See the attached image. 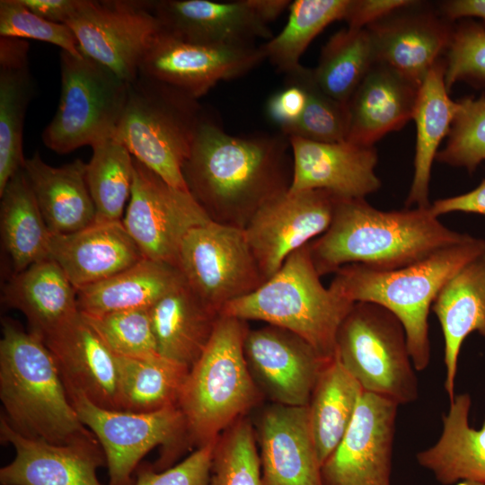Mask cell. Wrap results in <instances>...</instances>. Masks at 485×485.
<instances>
[{
  "instance_id": "6da1fadb",
  "label": "cell",
  "mask_w": 485,
  "mask_h": 485,
  "mask_svg": "<svg viewBox=\"0 0 485 485\" xmlns=\"http://www.w3.org/2000/svg\"><path fill=\"white\" fill-rule=\"evenodd\" d=\"M289 147L283 133L235 137L203 114L182 174L212 221L244 229L264 204L289 190Z\"/></svg>"
},
{
  "instance_id": "7dc6e473",
  "label": "cell",
  "mask_w": 485,
  "mask_h": 485,
  "mask_svg": "<svg viewBox=\"0 0 485 485\" xmlns=\"http://www.w3.org/2000/svg\"><path fill=\"white\" fill-rule=\"evenodd\" d=\"M287 75L285 87L270 96L266 106L269 119L281 132L299 119L307 103L304 86L292 75Z\"/></svg>"
},
{
  "instance_id": "e0dca14e",
  "label": "cell",
  "mask_w": 485,
  "mask_h": 485,
  "mask_svg": "<svg viewBox=\"0 0 485 485\" xmlns=\"http://www.w3.org/2000/svg\"><path fill=\"white\" fill-rule=\"evenodd\" d=\"M243 352L260 392L287 406L308 405L322 370L331 359L295 333L269 324L249 329Z\"/></svg>"
},
{
  "instance_id": "7402d4cb",
  "label": "cell",
  "mask_w": 485,
  "mask_h": 485,
  "mask_svg": "<svg viewBox=\"0 0 485 485\" xmlns=\"http://www.w3.org/2000/svg\"><path fill=\"white\" fill-rule=\"evenodd\" d=\"M152 9L163 32L190 43L253 45L256 38H273L248 0H160Z\"/></svg>"
},
{
  "instance_id": "5b68a950",
  "label": "cell",
  "mask_w": 485,
  "mask_h": 485,
  "mask_svg": "<svg viewBox=\"0 0 485 485\" xmlns=\"http://www.w3.org/2000/svg\"><path fill=\"white\" fill-rule=\"evenodd\" d=\"M248 331L246 321L220 314L208 344L190 368L178 407L190 446L217 440L261 399L243 352Z\"/></svg>"
},
{
  "instance_id": "8d00e7d4",
  "label": "cell",
  "mask_w": 485,
  "mask_h": 485,
  "mask_svg": "<svg viewBox=\"0 0 485 485\" xmlns=\"http://www.w3.org/2000/svg\"><path fill=\"white\" fill-rule=\"evenodd\" d=\"M376 62L375 47L369 30L348 27L329 39L313 74L323 93L339 102L348 104Z\"/></svg>"
},
{
  "instance_id": "836d02e7",
  "label": "cell",
  "mask_w": 485,
  "mask_h": 485,
  "mask_svg": "<svg viewBox=\"0 0 485 485\" xmlns=\"http://www.w3.org/2000/svg\"><path fill=\"white\" fill-rule=\"evenodd\" d=\"M0 198L2 245L13 275L48 257L52 234L23 169L7 182Z\"/></svg>"
},
{
  "instance_id": "8fae6325",
  "label": "cell",
  "mask_w": 485,
  "mask_h": 485,
  "mask_svg": "<svg viewBox=\"0 0 485 485\" xmlns=\"http://www.w3.org/2000/svg\"><path fill=\"white\" fill-rule=\"evenodd\" d=\"M177 268L193 292L219 313L265 281L244 230L212 220L187 234Z\"/></svg>"
},
{
  "instance_id": "5bb4252c",
  "label": "cell",
  "mask_w": 485,
  "mask_h": 485,
  "mask_svg": "<svg viewBox=\"0 0 485 485\" xmlns=\"http://www.w3.org/2000/svg\"><path fill=\"white\" fill-rule=\"evenodd\" d=\"M264 59L260 47L194 44L161 31L143 57L138 75L198 100L220 81L243 75Z\"/></svg>"
},
{
  "instance_id": "b9f144b4",
  "label": "cell",
  "mask_w": 485,
  "mask_h": 485,
  "mask_svg": "<svg viewBox=\"0 0 485 485\" xmlns=\"http://www.w3.org/2000/svg\"><path fill=\"white\" fill-rule=\"evenodd\" d=\"M81 314L114 355L132 357L159 355L149 309Z\"/></svg>"
},
{
  "instance_id": "74e56055",
  "label": "cell",
  "mask_w": 485,
  "mask_h": 485,
  "mask_svg": "<svg viewBox=\"0 0 485 485\" xmlns=\"http://www.w3.org/2000/svg\"><path fill=\"white\" fill-rule=\"evenodd\" d=\"M92 148L85 177L95 207V222L122 221L126 202L131 194L134 157L115 137Z\"/></svg>"
},
{
  "instance_id": "277c9868",
  "label": "cell",
  "mask_w": 485,
  "mask_h": 485,
  "mask_svg": "<svg viewBox=\"0 0 485 485\" xmlns=\"http://www.w3.org/2000/svg\"><path fill=\"white\" fill-rule=\"evenodd\" d=\"M485 253V239H469L443 248L403 268L380 270L348 264L334 274L330 288L352 302L375 303L402 323L416 371L430 362L428 313L444 285L463 266Z\"/></svg>"
},
{
  "instance_id": "52a82bcc",
  "label": "cell",
  "mask_w": 485,
  "mask_h": 485,
  "mask_svg": "<svg viewBox=\"0 0 485 485\" xmlns=\"http://www.w3.org/2000/svg\"><path fill=\"white\" fill-rule=\"evenodd\" d=\"M202 115L197 100L138 75L128 84L115 137L167 183L189 190L182 168Z\"/></svg>"
},
{
  "instance_id": "d4e9b609",
  "label": "cell",
  "mask_w": 485,
  "mask_h": 485,
  "mask_svg": "<svg viewBox=\"0 0 485 485\" xmlns=\"http://www.w3.org/2000/svg\"><path fill=\"white\" fill-rule=\"evenodd\" d=\"M419 86L385 64L376 62L348 102L346 141L374 146L413 118Z\"/></svg>"
},
{
  "instance_id": "f1b7e54d",
  "label": "cell",
  "mask_w": 485,
  "mask_h": 485,
  "mask_svg": "<svg viewBox=\"0 0 485 485\" xmlns=\"http://www.w3.org/2000/svg\"><path fill=\"white\" fill-rule=\"evenodd\" d=\"M149 312L159 355L189 368L203 353L220 317L186 282Z\"/></svg>"
},
{
  "instance_id": "816d5d0a",
  "label": "cell",
  "mask_w": 485,
  "mask_h": 485,
  "mask_svg": "<svg viewBox=\"0 0 485 485\" xmlns=\"http://www.w3.org/2000/svg\"><path fill=\"white\" fill-rule=\"evenodd\" d=\"M442 16L449 22L463 18H480L485 27V0H449L440 4Z\"/></svg>"
},
{
  "instance_id": "f907efd6",
  "label": "cell",
  "mask_w": 485,
  "mask_h": 485,
  "mask_svg": "<svg viewBox=\"0 0 485 485\" xmlns=\"http://www.w3.org/2000/svg\"><path fill=\"white\" fill-rule=\"evenodd\" d=\"M30 11L49 22L66 24L80 0H20Z\"/></svg>"
},
{
  "instance_id": "603a6c76",
  "label": "cell",
  "mask_w": 485,
  "mask_h": 485,
  "mask_svg": "<svg viewBox=\"0 0 485 485\" xmlns=\"http://www.w3.org/2000/svg\"><path fill=\"white\" fill-rule=\"evenodd\" d=\"M263 485H322L307 406L274 403L259 424Z\"/></svg>"
},
{
  "instance_id": "c3c4849f",
  "label": "cell",
  "mask_w": 485,
  "mask_h": 485,
  "mask_svg": "<svg viewBox=\"0 0 485 485\" xmlns=\"http://www.w3.org/2000/svg\"><path fill=\"white\" fill-rule=\"evenodd\" d=\"M415 2L410 0H350L344 20L348 28H366Z\"/></svg>"
},
{
  "instance_id": "7bdbcfd3",
  "label": "cell",
  "mask_w": 485,
  "mask_h": 485,
  "mask_svg": "<svg viewBox=\"0 0 485 485\" xmlns=\"http://www.w3.org/2000/svg\"><path fill=\"white\" fill-rule=\"evenodd\" d=\"M457 103L445 146L436 160L472 173L485 161V94L465 96Z\"/></svg>"
},
{
  "instance_id": "d6a6232c",
  "label": "cell",
  "mask_w": 485,
  "mask_h": 485,
  "mask_svg": "<svg viewBox=\"0 0 485 485\" xmlns=\"http://www.w3.org/2000/svg\"><path fill=\"white\" fill-rule=\"evenodd\" d=\"M185 282L177 267L147 258L101 282L76 290L80 313L149 309Z\"/></svg>"
},
{
  "instance_id": "ee69618b",
  "label": "cell",
  "mask_w": 485,
  "mask_h": 485,
  "mask_svg": "<svg viewBox=\"0 0 485 485\" xmlns=\"http://www.w3.org/2000/svg\"><path fill=\"white\" fill-rule=\"evenodd\" d=\"M445 63L448 92L459 81L485 87V27L471 19L454 27Z\"/></svg>"
},
{
  "instance_id": "ac0fdd59",
  "label": "cell",
  "mask_w": 485,
  "mask_h": 485,
  "mask_svg": "<svg viewBox=\"0 0 485 485\" xmlns=\"http://www.w3.org/2000/svg\"><path fill=\"white\" fill-rule=\"evenodd\" d=\"M0 439L15 450L0 469L1 485H101L97 470L106 458L96 436L53 444L19 434L1 415Z\"/></svg>"
},
{
  "instance_id": "30bf717a",
  "label": "cell",
  "mask_w": 485,
  "mask_h": 485,
  "mask_svg": "<svg viewBox=\"0 0 485 485\" xmlns=\"http://www.w3.org/2000/svg\"><path fill=\"white\" fill-rule=\"evenodd\" d=\"M81 422L96 436L106 458L109 485H134L133 473L155 446L163 454L153 466L157 472L172 466L188 444L183 415L178 406L153 412L101 408L79 393H68Z\"/></svg>"
},
{
  "instance_id": "3957f363",
  "label": "cell",
  "mask_w": 485,
  "mask_h": 485,
  "mask_svg": "<svg viewBox=\"0 0 485 485\" xmlns=\"http://www.w3.org/2000/svg\"><path fill=\"white\" fill-rule=\"evenodd\" d=\"M0 400L1 415L26 437L67 444L95 436L81 422L44 340L9 318L2 320Z\"/></svg>"
},
{
  "instance_id": "ab89813d",
  "label": "cell",
  "mask_w": 485,
  "mask_h": 485,
  "mask_svg": "<svg viewBox=\"0 0 485 485\" xmlns=\"http://www.w3.org/2000/svg\"><path fill=\"white\" fill-rule=\"evenodd\" d=\"M209 485H263L255 435L248 419H238L217 438Z\"/></svg>"
},
{
  "instance_id": "e575fe53",
  "label": "cell",
  "mask_w": 485,
  "mask_h": 485,
  "mask_svg": "<svg viewBox=\"0 0 485 485\" xmlns=\"http://www.w3.org/2000/svg\"><path fill=\"white\" fill-rule=\"evenodd\" d=\"M363 392L361 385L336 356L327 362L307 405L311 431L321 464L345 435Z\"/></svg>"
},
{
  "instance_id": "db71d44e",
  "label": "cell",
  "mask_w": 485,
  "mask_h": 485,
  "mask_svg": "<svg viewBox=\"0 0 485 485\" xmlns=\"http://www.w3.org/2000/svg\"><path fill=\"white\" fill-rule=\"evenodd\" d=\"M456 485H485L484 483L476 482V481H463L456 483Z\"/></svg>"
},
{
  "instance_id": "2e32d148",
  "label": "cell",
  "mask_w": 485,
  "mask_h": 485,
  "mask_svg": "<svg viewBox=\"0 0 485 485\" xmlns=\"http://www.w3.org/2000/svg\"><path fill=\"white\" fill-rule=\"evenodd\" d=\"M398 406L363 392L348 428L322 464V485H392Z\"/></svg>"
},
{
  "instance_id": "484cf974",
  "label": "cell",
  "mask_w": 485,
  "mask_h": 485,
  "mask_svg": "<svg viewBox=\"0 0 485 485\" xmlns=\"http://www.w3.org/2000/svg\"><path fill=\"white\" fill-rule=\"evenodd\" d=\"M3 301L22 313L30 331L43 340L80 314L76 289L48 257L12 275L4 287Z\"/></svg>"
},
{
  "instance_id": "1f68e13d",
  "label": "cell",
  "mask_w": 485,
  "mask_h": 485,
  "mask_svg": "<svg viewBox=\"0 0 485 485\" xmlns=\"http://www.w3.org/2000/svg\"><path fill=\"white\" fill-rule=\"evenodd\" d=\"M29 43L0 39V192L22 169L25 115L33 97L34 83L28 63Z\"/></svg>"
},
{
  "instance_id": "f6af8a7d",
  "label": "cell",
  "mask_w": 485,
  "mask_h": 485,
  "mask_svg": "<svg viewBox=\"0 0 485 485\" xmlns=\"http://www.w3.org/2000/svg\"><path fill=\"white\" fill-rule=\"evenodd\" d=\"M0 36L40 40L56 45L61 51L73 56H82L77 40L69 26L41 18L20 0L0 1Z\"/></svg>"
},
{
  "instance_id": "f5cc1de1",
  "label": "cell",
  "mask_w": 485,
  "mask_h": 485,
  "mask_svg": "<svg viewBox=\"0 0 485 485\" xmlns=\"http://www.w3.org/2000/svg\"><path fill=\"white\" fill-rule=\"evenodd\" d=\"M251 8L266 23L277 19L283 11L289 7V0H248Z\"/></svg>"
},
{
  "instance_id": "4316f807",
  "label": "cell",
  "mask_w": 485,
  "mask_h": 485,
  "mask_svg": "<svg viewBox=\"0 0 485 485\" xmlns=\"http://www.w3.org/2000/svg\"><path fill=\"white\" fill-rule=\"evenodd\" d=\"M431 310L444 336L445 390L452 401L464 340L474 331L485 338V253L463 266L444 285Z\"/></svg>"
},
{
  "instance_id": "f35d334b",
  "label": "cell",
  "mask_w": 485,
  "mask_h": 485,
  "mask_svg": "<svg viewBox=\"0 0 485 485\" xmlns=\"http://www.w3.org/2000/svg\"><path fill=\"white\" fill-rule=\"evenodd\" d=\"M350 0H296L289 6L287 22L276 36L260 46L278 70L289 74L311 41L330 23L344 20Z\"/></svg>"
},
{
  "instance_id": "44dd1931",
  "label": "cell",
  "mask_w": 485,
  "mask_h": 485,
  "mask_svg": "<svg viewBox=\"0 0 485 485\" xmlns=\"http://www.w3.org/2000/svg\"><path fill=\"white\" fill-rule=\"evenodd\" d=\"M68 393L104 409L120 410L117 357L85 322L74 321L44 340Z\"/></svg>"
},
{
  "instance_id": "f546056e",
  "label": "cell",
  "mask_w": 485,
  "mask_h": 485,
  "mask_svg": "<svg viewBox=\"0 0 485 485\" xmlns=\"http://www.w3.org/2000/svg\"><path fill=\"white\" fill-rule=\"evenodd\" d=\"M471 405L469 393L454 395L448 412L442 418L439 439L416 454L418 463L443 485L463 481L485 484V419L481 428H472Z\"/></svg>"
},
{
  "instance_id": "681fc988",
  "label": "cell",
  "mask_w": 485,
  "mask_h": 485,
  "mask_svg": "<svg viewBox=\"0 0 485 485\" xmlns=\"http://www.w3.org/2000/svg\"><path fill=\"white\" fill-rule=\"evenodd\" d=\"M431 210L437 217L454 212L485 215V178L466 193L435 200Z\"/></svg>"
},
{
  "instance_id": "4dcf8cb0",
  "label": "cell",
  "mask_w": 485,
  "mask_h": 485,
  "mask_svg": "<svg viewBox=\"0 0 485 485\" xmlns=\"http://www.w3.org/2000/svg\"><path fill=\"white\" fill-rule=\"evenodd\" d=\"M445 59L440 58L428 71L419 87L412 119L416 125L414 173L406 207L431 206L429 183L433 162L443 139L449 134L458 109L445 81Z\"/></svg>"
},
{
  "instance_id": "60d3db41",
  "label": "cell",
  "mask_w": 485,
  "mask_h": 485,
  "mask_svg": "<svg viewBox=\"0 0 485 485\" xmlns=\"http://www.w3.org/2000/svg\"><path fill=\"white\" fill-rule=\"evenodd\" d=\"M287 75L295 76L304 86L307 103L299 119L281 133L322 143L346 140L348 130V105L335 101L320 89L313 69L301 65Z\"/></svg>"
},
{
  "instance_id": "d6986e66",
  "label": "cell",
  "mask_w": 485,
  "mask_h": 485,
  "mask_svg": "<svg viewBox=\"0 0 485 485\" xmlns=\"http://www.w3.org/2000/svg\"><path fill=\"white\" fill-rule=\"evenodd\" d=\"M293 174L290 192L322 190L338 199L366 198L381 188L374 146L346 140L322 143L288 137Z\"/></svg>"
},
{
  "instance_id": "ba28073f",
  "label": "cell",
  "mask_w": 485,
  "mask_h": 485,
  "mask_svg": "<svg viewBox=\"0 0 485 485\" xmlns=\"http://www.w3.org/2000/svg\"><path fill=\"white\" fill-rule=\"evenodd\" d=\"M335 356L364 392L398 405L418 399V378L404 327L384 306L354 303L338 330Z\"/></svg>"
},
{
  "instance_id": "d590c367",
  "label": "cell",
  "mask_w": 485,
  "mask_h": 485,
  "mask_svg": "<svg viewBox=\"0 0 485 485\" xmlns=\"http://www.w3.org/2000/svg\"><path fill=\"white\" fill-rule=\"evenodd\" d=\"M116 357L121 410L153 412L178 406L189 367L161 355Z\"/></svg>"
},
{
  "instance_id": "cb8c5ba5",
  "label": "cell",
  "mask_w": 485,
  "mask_h": 485,
  "mask_svg": "<svg viewBox=\"0 0 485 485\" xmlns=\"http://www.w3.org/2000/svg\"><path fill=\"white\" fill-rule=\"evenodd\" d=\"M48 258L77 290L135 265L145 257L122 221L94 222L79 231L52 234Z\"/></svg>"
},
{
  "instance_id": "8992f818",
  "label": "cell",
  "mask_w": 485,
  "mask_h": 485,
  "mask_svg": "<svg viewBox=\"0 0 485 485\" xmlns=\"http://www.w3.org/2000/svg\"><path fill=\"white\" fill-rule=\"evenodd\" d=\"M320 278L308 243L289 255L255 291L226 304L220 314L288 330L332 358L338 330L354 303L325 287Z\"/></svg>"
},
{
  "instance_id": "7a4b0ae2",
  "label": "cell",
  "mask_w": 485,
  "mask_h": 485,
  "mask_svg": "<svg viewBox=\"0 0 485 485\" xmlns=\"http://www.w3.org/2000/svg\"><path fill=\"white\" fill-rule=\"evenodd\" d=\"M471 236L443 225L431 206L383 211L366 198H336L329 228L309 242V251L322 277L348 264L403 268Z\"/></svg>"
},
{
  "instance_id": "83f0119b",
  "label": "cell",
  "mask_w": 485,
  "mask_h": 485,
  "mask_svg": "<svg viewBox=\"0 0 485 485\" xmlns=\"http://www.w3.org/2000/svg\"><path fill=\"white\" fill-rule=\"evenodd\" d=\"M22 169L51 234H71L95 222L86 163L82 160L53 167L36 153L25 159Z\"/></svg>"
},
{
  "instance_id": "9c48e42d",
  "label": "cell",
  "mask_w": 485,
  "mask_h": 485,
  "mask_svg": "<svg viewBox=\"0 0 485 485\" xmlns=\"http://www.w3.org/2000/svg\"><path fill=\"white\" fill-rule=\"evenodd\" d=\"M60 72L59 102L42 132L44 145L64 154L115 137L128 83L84 54L75 57L61 51Z\"/></svg>"
},
{
  "instance_id": "7c38bea8",
  "label": "cell",
  "mask_w": 485,
  "mask_h": 485,
  "mask_svg": "<svg viewBox=\"0 0 485 485\" xmlns=\"http://www.w3.org/2000/svg\"><path fill=\"white\" fill-rule=\"evenodd\" d=\"M82 54L130 84L146 50L162 31L152 1L80 0L67 22Z\"/></svg>"
},
{
  "instance_id": "9a60e30c",
  "label": "cell",
  "mask_w": 485,
  "mask_h": 485,
  "mask_svg": "<svg viewBox=\"0 0 485 485\" xmlns=\"http://www.w3.org/2000/svg\"><path fill=\"white\" fill-rule=\"evenodd\" d=\"M335 203L336 198L322 190H287L253 215L243 230L264 280L329 228Z\"/></svg>"
},
{
  "instance_id": "4fadbf2b",
  "label": "cell",
  "mask_w": 485,
  "mask_h": 485,
  "mask_svg": "<svg viewBox=\"0 0 485 485\" xmlns=\"http://www.w3.org/2000/svg\"><path fill=\"white\" fill-rule=\"evenodd\" d=\"M209 221L189 190L170 185L134 158L131 194L122 223L145 258L177 267L187 234Z\"/></svg>"
},
{
  "instance_id": "bcb514c9",
  "label": "cell",
  "mask_w": 485,
  "mask_h": 485,
  "mask_svg": "<svg viewBox=\"0 0 485 485\" xmlns=\"http://www.w3.org/2000/svg\"><path fill=\"white\" fill-rule=\"evenodd\" d=\"M216 441L197 448L176 465L157 472L138 466L134 485H209Z\"/></svg>"
},
{
  "instance_id": "ffe728a7",
  "label": "cell",
  "mask_w": 485,
  "mask_h": 485,
  "mask_svg": "<svg viewBox=\"0 0 485 485\" xmlns=\"http://www.w3.org/2000/svg\"><path fill=\"white\" fill-rule=\"evenodd\" d=\"M418 2L366 27L377 62L387 65L419 87L431 67L446 54L454 27L429 10H415Z\"/></svg>"
}]
</instances>
